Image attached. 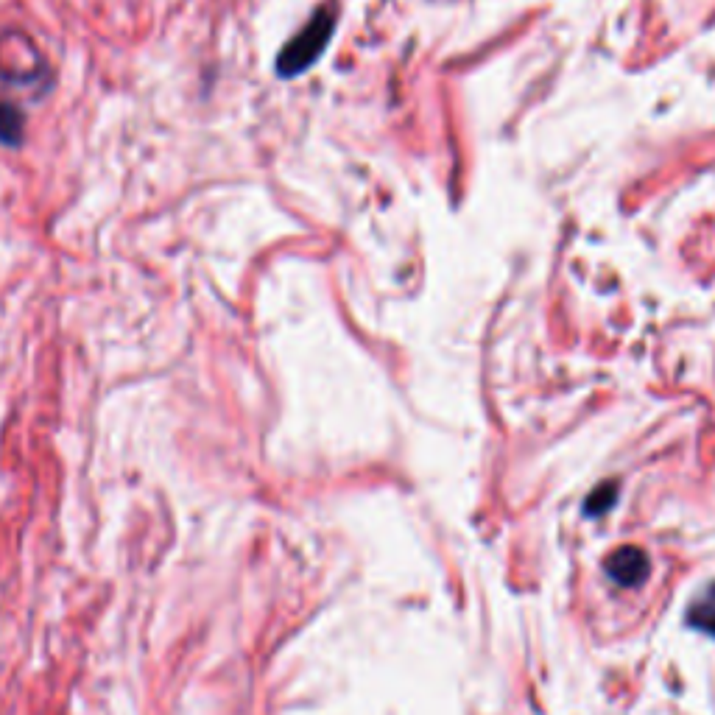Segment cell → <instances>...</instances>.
<instances>
[{"mask_svg":"<svg viewBox=\"0 0 715 715\" xmlns=\"http://www.w3.org/2000/svg\"><path fill=\"white\" fill-rule=\"evenodd\" d=\"M336 28V14L330 9H319L308 20V26L299 31L294 40L283 48V54L277 59V73L283 79H294L302 70H308L322 56V51L330 42V34Z\"/></svg>","mask_w":715,"mask_h":715,"instance_id":"6da1fadb","label":"cell"},{"mask_svg":"<svg viewBox=\"0 0 715 715\" xmlns=\"http://www.w3.org/2000/svg\"><path fill=\"white\" fill-rule=\"evenodd\" d=\"M607 570L612 573V579L621 581V584L629 587V584L643 581L648 565L640 551H635V548H623V551H618V554L609 559Z\"/></svg>","mask_w":715,"mask_h":715,"instance_id":"7a4b0ae2","label":"cell"},{"mask_svg":"<svg viewBox=\"0 0 715 715\" xmlns=\"http://www.w3.org/2000/svg\"><path fill=\"white\" fill-rule=\"evenodd\" d=\"M23 112L12 101H0V143L17 149L23 143Z\"/></svg>","mask_w":715,"mask_h":715,"instance_id":"3957f363","label":"cell"},{"mask_svg":"<svg viewBox=\"0 0 715 715\" xmlns=\"http://www.w3.org/2000/svg\"><path fill=\"white\" fill-rule=\"evenodd\" d=\"M688 618L696 629H702V632L715 637V584H710V587L693 601Z\"/></svg>","mask_w":715,"mask_h":715,"instance_id":"277c9868","label":"cell"}]
</instances>
